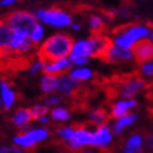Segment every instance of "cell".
<instances>
[{
    "instance_id": "1",
    "label": "cell",
    "mask_w": 153,
    "mask_h": 153,
    "mask_svg": "<svg viewBox=\"0 0 153 153\" xmlns=\"http://www.w3.org/2000/svg\"><path fill=\"white\" fill-rule=\"evenodd\" d=\"M74 46V40L67 34H55L46 39L39 49V60L44 64L53 62L60 59L70 56L71 49Z\"/></svg>"
},
{
    "instance_id": "2",
    "label": "cell",
    "mask_w": 153,
    "mask_h": 153,
    "mask_svg": "<svg viewBox=\"0 0 153 153\" xmlns=\"http://www.w3.org/2000/svg\"><path fill=\"white\" fill-rule=\"evenodd\" d=\"M114 33H116L114 44L117 46L129 49L137 41L146 39L149 35V30L146 26H141V25H127V26H121Z\"/></svg>"
},
{
    "instance_id": "3",
    "label": "cell",
    "mask_w": 153,
    "mask_h": 153,
    "mask_svg": "<svg viewBox=\"0 0 153 153\" xmlns=\"http://www.w3.org/2000/svg\"><path fill=\"white\" fill-rule=\"evenodd\" d=\"M5 21L13 33L25 34L30 36L31 30L37 24V18L35 14L29 11H14L5 18Z\"/></svg>"
},
{
    "instance_id": "4",
    "label": "cell",
    "mask_w": 153,
    "mask_h": 153,
    "mask_svg": "<svg viewBox=\"0 0 153 153\" xmlns=\"http://www.w3.org/2000/svg\"><path fill=\"white\" fill-rule=\"evenodd\" d=\"M50 132L46 128H34V129H26L25 132L16 134L13 138V143L22 149H29L36 146L37 143L42 142L49 137Z\"/></svg>"
},
{
    "instance_id": "5",
    "label": "cell",
    "mask_w": 153,
    "mask_h": 153,
    "mask_svg": "<svg viewBox=\"0 0 153 153\" xmlns=\"http://www.w3.org/2000/svg\"><path fill=\"white\" fill-rule=\"evenodd\" d=\"M37 20L55 27H66L71 25V16L59 9H40L35 13Z\"/></svg>"
},
{
    "instance_id": "6",
    "label": "cell",
    "mask_w": 153,
    "mask_h": 153,
    "mask_svg": "<svg viewBox=\"0 0 153 153\" xmlns=\"http://www.w3.org/2000/svg\"><path fill=\"white\" fill-rule=\"evenodd\" d=\"M131 52L137 62H148L153 60V41L142 39L131 48Z\"/></svg>"
},
{
    "instance_id": "7",
    "label": "cell",
    "mask_w": 153,
    "mask_h": 153,
    "mask_svg": "<svg viewBox=\"0 0 153 153\" xmlns=\"http://www.w3.org/2000/svg\"><path fill=\"white\" fill-rule=\"evenodd\" d=\"M106 62H118V61H127L132 59V52L128 49L121 48V46H111V49L107 51L101 57Z\"/></svg>"
},
{
    "instance_id": "8",
    "label": "cell",
    "mask_w": 153,
    "mask_h": 153,
    "mask_svg": "<svg viewBox=\"0 0 153 153\" xmlns=\"http://www.w3.org/2000/svg\"><path fill=\"white\" fill-rule=\"evenodd\" d=\"M0 100L4 110H10L16 102V94L5 80H0Z\"/></svg>"
},
{
    "instance_id": "9",
    "label": "cell",
    "mask_w": 153,
    "mask_h": 153,
    "mask_svg": "<svg viewBox=\"0 0 153 153\" xmlns=\"http://www.w3.org/2000/svg\"><path fill=\"white\" fill-rule=\"evenodd\" d=\"M72 149H77L82 146H92L94 142H92V133L88 132L87 129H85L83 127L79 128V129H75V134L72 137V140L68 142Z\"/></svg>"
},
{
    "instance_id": "10",
    "label": "cell",
    "mask_w": 153,
    "mask_h": 153,
    "mask_svg": "<svg viewBox=\"0 0 153 153\" xmlns=\"http://www.w3.org/2000/svg\"><path fill=\"white\" fill-rule=\"evenodd\" d=\"M92 55V50H91V45L88 40H80L76 42L70 52V59L71 62L77 59H87L88 56Z\"/></svg>"
},
{
    "instance_id": "11",
    "label": "cell",
    "mask_w": 153,
    "mask_h": 153,
    "mask_svg": "<svg viewBox=\"0 0 153 153\" xmlns=\"http://www.w3.org/2000/svg\"><path fill=\"white\" fill-rule=\"evenodd\" d=\"M79 81L74 80L70 75H65L59 79V85H57V91L64 95V96H72L76 91L79 90Z\"/></svg>"
},
{
    "instance_id": "12",
    "label": "cell",
    "mask_w": 153,
    "mask_h": 153,
    "mask_svg": "<svg viewBox=\"0 0 153 153\" xmlns=\"http://www.w3.org/2000/svg\"><path fill=\"white\" fill-rule=\"evenodd\" d=\"M71 65H72L71 60L68 57H65V59H60L57 61H53V62L44 64L42 71L45 72V75H55L56 76L57 74H61L62 71L67 70Z\"/></svg>"
},
{
    "instance_id": "13",
    "label": "cell",
    "mask_w": 153,
    "mask_h": 153,
    "mask_svg": "<svg viewBox=\"0 0 153 153\" xmlns=\"http://www.w3.org/2000/svg\"><path fill=\"white\" fill-rule=\"evenodd\" d=\"M146 86V82L140 79H132L128 80L123 83V86L121 88V95L126 97V98H131L134 95H137L142 88H144Z\"/></svg>"
},
{
    "instance_id": "14",
    "label": "cell",
    "mask_w": 153,
    "mask_h": 153,
    "mask_svg": "<svg viewBox=\"0 0 153 153\" xmlns=\"http://www.w3.org/2000/svg\"><path fill=\"white\" fill-rule=\"evenodd\" d=\"M111 141H112V134L107 126H100L97 131L92 133V142H94L92 146L106 147L111 143Z\"/></svg>"
},
{
    "instance_id": "15",
    "label": "cell",
    "mask_w": 153,
    "mask_h": 153,
    "mask_svg": "<svg viewBox=\"0 0 153 153\" xmlns=\"http://www.w3.org/2000/svg\"><path fill=\"white\" fill-rule=\"evenodd\" d=\"M33 121V114L30 108H19L15 111V113L11 117V123L20 128H26L29 122Z\"/></svg>"
},
{
    "instance_id": "16",
    "label": "cell",
    "mask_w": 153,
    "mask_h": 153,
    "mask_svg": "<svg viewBox=\"0 0 153 153\" xmlns=\"http://www.w3.org/2000/svg\"><path fill=\"white\" fill-rule=\"evenodd\" d=\"M13 37V31L6 24L5 19H0V52H9L10 41Z\"/></svg>"
},
{
    "instance_id": "17",
    "label": "cell",
    "mask_w": 153,
    "mask_h": 153,
    "mask_svg": "<svg viewBox=\"0 0 153 153\" xmlns=\"http://www.w3.org/2000/svg\"><path fill=\"white\" fill-rule=\"evenodd\" d=\"M137 106V101L134 100H122L118 101L116 105L112 107V112L111 116L113 118H122L126 116V113L129 108H133V107Z\"/></svg>"
},
{
    "instance_id": "18",
    "label": "cell",
    "mask_w": 153,
    "mask_h": 153,
    "mask_svg": "<svg viewBox=\"0 0 153 153\" xmlns=\"http://www.w3.org/2000/svg\"><path fill=\"white\" fill-rule=\"evenodd\" d=\"M59 77L55 75H45L41 79V91L44 94H51L53 91H57Z\"/></svg>"
},
{
    "instance_id": "19",
    "label": "cell",
    "mask_w": 153,
    "mask_h": 153,
    "mask_svg": "<svg viewBox=\"0 0 153 153\" xmlns=\"http://www.w3.org/2000/svg\"><path fill=\"white\" fill-rule=\"evenodd\" d=\"M70 76L76 80V81H85V80H88L91 76H92V71L90 68H86V67H80V68H75L70 72Z\"/></svg>"
},
{
    "instance_id": "20",
    "label": "cell",
    "mask_w": 153,
    "mask_h": 153,
    "mask_svg": "<svg viewBox=\"0 0 153 153\" xmlns=\"http://www.w3.org/2000/svg\"><path fill=\"white\" fill-rule=\"evenodd\" d=\"M90 120L92 123L95 125H100V126H103L105 122L108 120V114L105 110H96V111H92L90 114Z\"/></svg>"
},
{
    "instance_id": "21",
    "label": "cell",
    "mask_w": 153,
    "mask_h": 153,
    "mask_svg": "<svg viewBox=\"0 0 153 153\" xmlns=\"http://www.w3.org/2000/svg\"><path fill=\"white\" fill-rule=\"evenodd\" d=\"M134 121H136V116H133V114H131V116H125V117H122L118 122H116V125L113 126L114 133L120 134L122 131H123V128H126V127L129 126V125H132Z\"/></svg>"
},
{
    "instance_id": "22",
    "label": "cell",
    "mask_w": 153,
    "mask_h": 153,
    "mask_svg": "<svg viewBox=\"0 0 153 153\" xmlns=\"http://www.w3.org/2000/svg\"><path fill=\"white\" fill-rule=\"evenodd\" d=\"M44 34H45L44 26H42L41 24H39V22H37V24L34 26V29L31 30V33H30L29 39H30V41H31L34 45H36V44L41 42L42 37H44Z\"/></svg>"
},
{
    "instance_id": "23",
    "label": "cell",
    "mask_w": 153,
    "mask_h": 153,
    "mask_svg": "<svg viewBox=\"0 0 153 153\" xmlns=\"http://www.w3.org/2000/svg\"><path fill=\"white\" fill-rule=\"evenodd\" d=\"M90 27L91 30H92V35H101V30L103 27V21L100 16H96V15H94V16L90 18Z\"/></svg>"
},
{
    "instance_id": "24",
    "label": "cell",
    "mask_w": 153,
    "mask_h": 153,
    "mask_svg": "<svg viewBox=\"0 0 153 153\" xmlns=\"http://www.w3.org/2000/svg\"><path fill=\"white\" fill-rule=\"evenodd\" d=\"M51 117L55 121H67L70 118V113L67 110L62 108V107H57V108H53L51 111Z\"/></svg>"
},
{
    "instance_id": "25",
    "label": "cell",
    "mask_w": 153,
    "mask_h": 153,
    "mask_svg": "<svg viewBox=\"0 0 153 153\" xmlns=\"http://www.w3.org/2000/svg\"><path fill=\"white\" fill-rule=\"evenodd\" d=\"M30 110H31V114H33V121L40 120L42 116H46V113L49 112L46 105H36Z\"/></svg>"
},
{
    "instance_id": "26",
    "label": "cell",
    "mask_w": 153,
    "mask_h": 153,
    "mask_svg": "<svg viewBox=\"0 0 153 153\" xmlns=\"http://www.w3.org/2000/svg\"><path fill=\"white\" fill-rule=\"evenodd\" d=\"M57 134H59L62 140H65V141H67V142H70V141L72 140L74 134H75V128H72V127H64V128H59Z\"/></svg>"
},
{
    "instance_id": "27",
    "label": "cell",
    "mask_w": 153,
    "mask_h": 153,
    "mask_svg": "<svg viewBox=\"0 0 153 153\" xmlns=\"http://www.w3.org/2000/svg\"><path fill=\"white\" fill-rule=\"evenodd\" d=\"M141 143H142V137L140 134H134L127 141L126 148H140Z\"/></svg>"
},
{
    "instance_id": "28",
    "label": "cell",
    "mask_w": 153,
    "mask_h": 153,
    "mask_svg": "<svg viewBox=\"0 0 153 153\" xmlns=\"http://www.w3.org/2000/svg\"><path fill=\"white\" fill-rule=\"evenodd\" d=\"M0 153H26L22 148L18 147V146H7V144H4V146L0 147Z\"/></svg>"
},
{
    "instance_id": "29",
    "label": "cell",
    "mask_w": 153,
    "mask_h": 153,
    "mask_svg": "<svg viewBox=\"0 0 153 153\" xmlns=\"http://www.w3.org/2000/svg\"><path fill=\"white\" fill-rule=\"evenodd\" d=\"M60 102H61V97L57 95H50L44 98V105L46 106H55V105H59Z\"/></svg>"
},
{
    "instance_id": "30",
    "label": "cell",
    "mask_w": 153,
    "mask_h": 153,
    "mask_svg": "<svg viewBox=\"0 0 153 153\" xmlns=\"http://www.w3.org/2000/svg\"><path fill=\"white\" fill-rule=\"evenodd\" d=\"M42 67H44V62H42V61H40V60H37V61H35L31 66H30L29 71H30V74H36L39 70H42Z\"/></svg>"
},
{
    "instance_id": "31",
    "label": "cell",
    "mask_w": 153,
    "mask_h": 153,
    "mask_svg": "<svg viewBox=\"0 0 153 153\" xmlns=\"http://www.w3.org/2000/svg\"><path fill=\"white\" fill-rule=\"evenodd\" d=\"M141 71H142L143 75H146V76H153V62L144 64L141 68Z\"/></svg>"
},
{
    "instance_id": "32",
    "label": "cell",
    "mask_w": 153,
    "mask_h": 153,
    "mask_svg": "<svg viewBox=\"0 0 153 153\" xmlns=\"http://www.w3.org/2000/svg\"><path fill=\"white\" fill-rule=\"evenodd\" d=\"M146 147L149 149H153V134H149L146 138Z\"/></svg>"
},
{
    "instance_id": "33",
    "label": "cell",
    "mask_w": 153,
    "mask_h": 153,
    "mask_svg": "<svg viewBox=\"0 0 153 153\" xmlns=\"http://www.w3.org/2000/svg\"><path fill=\"white\" fill-rule=\"evenodd\" d=\"M16 3V0H0V6H10Z\"/></svg>"
},
{
    "instance_id": "34",
    "label": "cell",
    "mask_w": 153,
    "mask_h": 153,
    "mask_svg": "<svg viewBox=\"0 0 153 153\" xmlns=\"http://www.w3.org/2000/svg\"><path fill=\"white\" fill-rule=\"evenodd\" d=\"M123 153H142L141 148H126Z\"/></svg>"
},
{
    "instance_id": "35",
    "label": "cell",
    "mask_w": 153,
    "mask_h": 153,
    "mask_svg": "<svg viewBox=\"0 0 153 153\" xmlns=\"http://www.w3.org/2000/svg\"><path fill=\"white\" fill-rule=\"evenodd\" d=\"M86 62H87V59H77V60L72 61V64H75V65H85Z\"/></svg>"
},
{
    "instance_id": "36",
    "label": "cell",
    "mask_w": 153,
    "mask_h": 153,
    "mask_svg": "<svg viewBox=\"0 0 153 153\" xmlns=\"http://www.w3.org/2000/svg\"><path fill=\"white\" fill-rule=\"evenodd\" d=\"M40 123H42V125H46V123H49V117L48 116H42L40 120Z\"/></svg>"
},
{
    "instance_id": "37",
    "label": "cell",
    "mask_w": 153,
    "mask_h": 153,
    "mask_svg": "<svg viewBox=\"0 0 153 153\" xmlns=\"http://www.w3.org/2000/svg\"><path fill=\"white\" fill-rule=\"evenodd\" d=\"M72 27H74L75 30H80V29H81V26H80V25H72Z\"/></svg>"
},
{
    "instance_id": "38",
    "label": "cell",
    "mask_w": 153,
    "mask_h": 153,
    "mask_svg": "<svg viewBox=\"0 0 153 153\" xmlns=\"http://www.w3.org/2000/svg\"><path fill=\"white\" fill-rule=\"evenodd\" d=\"M1 107H3V106H1V100H0V108H1Z\"/></svg>"
},
{
    "instance_id": "39",
    "label": "cell",
    "mask_w": 153,
    "mask_h": 153,
    "mask_svg": "<svg viewBox=\"0 0 153 153\" xmlns=\"http://www.w3.org/2000/svg\"><path fill=\"white\" fill-rule=\"evenodd\" d=\"M152 41H153V33H152Z\"/></svg>"
},
{
    "instance_id": "40",
    "label": "cell",
    "mask_w": 153,
    "mask_h": 153,
    "mask_svg": "<svg viewBox=\"0 0 153 153\" xmlns=\"http://www.w3.org/2000/svg\"><path fill=\"white\" fill-rule=\"evenodd\" d=\"M87 153H92V152H87Z\"/></svg>"
}]
</instances>
